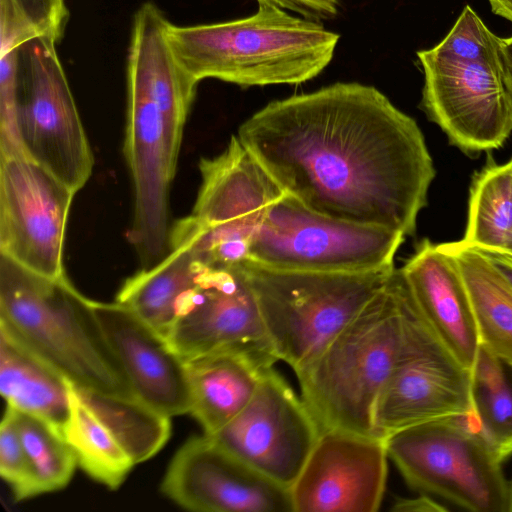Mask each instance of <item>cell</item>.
<instances>
[{"instance_id": "1", "label": "cell", "mask_w": 512, "mask_h": 512, "mask_svg": "<svg viewBox=\"0 0 512 512\" xmlns=\"http://www.w3.org/2000/svg\"><path fill=\"white\" fill-rule=\"evenodd\" d=\"M237 137L307 207L415 233L433 161L416 121L374 86L336 82L272 101L241 124Z\"/></svg>"}, {"instance_id": "2", "label": "cell", "mask_w": 512, "mask_h": 512, "mask_svg": "<svg viewBox=\"0 0 512 512\" xmlns=\"http://www.w3.org/2000/svg\"><path fill=\"white\" fill-rule=\"evenodd\" d=\"M168 39L197 83L215 78L241 87L300 84L332 61L340 35L321 22L258 4L245 18L192 26L169 23Z\"/></svg>"}, {"instance_id": "3", "label": "cell", "mask_w": 512, "mask_h": 512, "mask_svg": "<svg viewBox=\"0 0 512 512\" xmlns=\"http://www.w3.org/2000/svg\"><path fill=\"white\" fill-rule=\"evenodd\" d=\"M406 291L395 269L323 350L294 371L321 433L339 429L376 436L374 406L406 345Z\"/></svg>"}, {"instance_id": "4", "label": "cell", "mask_w": 512, "mask_h": 512, "mask_svg": "<svg viewBox=\"0 0 512 512\" xmlns=\"http://www.w3.org/2000/svg\"><path fill=\"white\" fill-rule=\"evenodd\" d=\"M0 330L72 385L136 398L92 308L66 277L35 273L0 254Z\"/></svg>"}, {"instance_id": "5", "label": "cell", "mask_w": 512, "mask_h": 512, "mask_svg": "<svg viewBox=\"0 0 512 512\" xmlns=\"http://www.w3.org/2000/svg\"><path fill=\"white\" fill-rule=\"evenodd\" d=\"M277 360L294 371L311 361L388 283L395 266L314 272L240 262Z\"/></svg>"}, {"instance_id": "6", "label": "cell", "mask_w": 512, "mask_h": 512, "mask_svg": "<svg viewBox=\"0 0 512 512\" xmlns=\"http://www.w3.org/2000/svg\"><path fill=\"white\" fill-rule=\"evenodd\" d=\"M388 458L413 489L474 512H509V484L474 412L385 437Z\"/></svg>"}, {"instance_id": "7", "label": "cell", "mask_w": 512, "mask_h": 512, "mask_svg": "<svg viewBox=\"0 0 512 512\" xmlns=\"http://www.w3.org/2000/svg\"><path fill=\"white\" fill-rule=\"evenodd\" d=\"M201 185L192 213L171 228L170 241L188 245L208 266L248 259L268 208L285 191L232 135L225 150L199 163Z\"/></svg>"}, {"instance_id": "8", "label": "cell", "mask_w": 512, "mask_h": 512, "mask_svg": "<svg viewBox=\"0 0 512 512\" xmlns=\"http://www.w3.org/2000/svg\"><path fill=\"white\" fill-rule=\"evenodd\" d=\"M405 237L321 214L285 192L268 208L248 259L283 270L361 272L394 266Z\"/></svg>"}, {"instance_id": "9", "label": "cell", "mask_w": 512, "mask_h": 512, "mask_svg": "<svg viewBox=\"0 0 512 512\" xmlns=\"http://www.w3.org/2000/svg\"><path fill=\"white\" fill-rule=\"evenodd\" d=\"M56 44L39 37L18 49L17 127L25 155L77 193L94 157Z\"/></svg>"}, {"instance_id": "10", "label": "cell", "mask_w": 512, "mask_h": 512, "mask_svg": "<svg viewBox=\"0 0 512 512\" xmlns=\"http://www.w3.org/2000/svg\"><path fill=\"white\" fill-rule=\"evenodd\" d=\"M407 340L373 410V431L388 435L431 420L473 412L471 371L441 342L407 286Z\"/></svg>"}, {"instance_id": "11", "label": "cell", "mask_w": 512, "mask_h": 512, "mask_svg": "<svg viewBox=\"0 0 512 512\" xmlns=\"http://www.w3.org/2000/svg\"><path fill=\"white\" fill-rule=\"evenodd\" d=\"M424 73L421 106L465 152L499 148L512 133V97L501 61L455 57L437 46L417 52Z\"/></svg>"}, {"instance_id": "12", "label": "cell", "mask_w": 512, "mask_h": 512, "mask_svg": "<svg viewBox=\"0 0 512 512\" xmlns=\"http://www.w3.org/2000/svg\"><path fill=\"white\" fill-rule=\"evenodd\" d=\"M75 194L25 154L0 156V254L35 273L66 277L63 251Z\"/></svg>"}, {"instance_id": "13", "label": "cell", "mask_w": 512, "mask_h": 512, "mask_svg": "<svg viewBox=\"0 0 512 512\" xmlns=\"http://www.w3.org/2000/svg\"><path fill=\"white\" fill-rule=\"evenodd\" d=\"M321 430L289 383L268 368L247 405L213 435L249 466L290 489Z\"/></svg>"}, {"instance_id": "14", "label": "cell", "mask_w": 512, "mask_h": 512, "mask_svg": "<svg viewBox=\"0 0 512 512\" xmlns=\"http://www.w3.org/2000/svg\"><path fill=\"white\" fill-rule=\"evenodd\" d=\"M162 493L197 512H294L290 489L264 476L203 433L175 453Z\"/></svg>"}, {"instance_id": "15", "label": "cell", "mask_w": 512, "mask_h": 512, "mask_svg": "<svg viewBox=\"0 0 512 512\" xmlns=\"http://www.w3.org/2000/svg\"><path fill=\"white\" fill-rule=\"evenodd\" d=\"M166 339L183 359L222 350L276 359L240 263L204 265Z\"/></svg>"}, {"instance_id": "16", "label": "cell", "mask_w": 512, "mask_h": 512, "mask_svg": "<svg viewBox=\"0 0 512 512\" xmlns=\"http://www.w3.org/2000/svg\"><path fill=\"white\" fill-rule=\"evenodd\" d=\"M124 154L134 188L133 221L127 238L141 269H148L170 251L169 190L177 157L170 150L159 106L132 87H127Z\"/></svg>"}, {"instance_id": "17", "label": "cell", "mask_w": 512, "mask_h": 512, "mask_svg": "<svg viewBox=\"0 0 512 512\" xmlns=\"http://www.w3.org/2000/svg\"><path fill=\"white\" fill-rule=\"evenodd\" d=\"M388 459L385 438L339 429L322 432L290 487L293 511H378Z\"/></svg>"}, {"instance_id": "18", "label": "cell", "mask_w": 512, "mask_h": 512, "mask_svg": "<svg viewBox=\"0 0 512 512\" xmlns=\"http://www.w3.org/2000/svg\"><path fill=\"white\" fill-rule=\"evenodd\" d=\"M92 308L135 397L170 418L189 414L190 391L185 361L167 339L116 301L92 300Z\"/></svg>"}, {"instance_id": "19", "label": "cell", "mask_w": 512, "mask_h": 512, "mask_svg": "<svg viewBox=\"0 0 512 512\" xmlns=\"http://www.w3.org/2000/svg\"><path fill=\"white\" fill-rule=\"evenodd\" d=\"M421 315L456 360L471 370L480 339L469 293L454 257L423 240L400 268Z\"/></svg>"}, {"instance_id": "20", "label": "cell", "mask_w": 512, "mask_h": 512, "mask_svg": "<svg viewBox=\"0 0 512 512\" xmlns=\"http://www.w3.org/2000/svg\"><path fill=\"white\" fill-rule=\"evenodd\" d=\"M169 23L151 2L136 11L128 53L127 87L142 91L159 106L170 150L178 158L198 83L183 70L172 51Z\"/></svg>"}, {"instance_id": "21", "label": "cell", "mask_w": 512, "mask_h": 512, "mask_svg": "<svg viewBox=\"0 0 512 512\" xmlns=\"http://www.w3.org/2000/svg\"><path fill=\"white\" fill-rule=\"evenodd\" d=\"M190 411L204 434L213 435L249 402L276 359L244 350H222L184 359Z\"/></svg>"}, {"instance_id": "22", "label": "cell", "mask_w": 512, "mask_h": 512, "mask_svg": "<svg viewBox=\"0 0 512 512\" xmlns=\"http://www.w3.org/2000/svg\"><path fill=\"white\" fill-rule=\"evenodd\" d=\"M204 265L188 245L170 241L167 256L127 278L115 301L166 338L182 304L196 288Z\"/></svg>"}, {"instance_id": "23", "label": "cell", "mask_w": 512, "mask_h": 512, "mask_svg": "<svg viewBox=\"0 0 512 512\" xmlns=\"http://www.w3.org/2000/svg\"><path fill=\"white\" fill-rule=\"evenodd\" d=\"M70 382L0 330V392L8 407L42 418L63 432L70 414Z\"/></svg>"}, {"instance_id": "24", "label": "cell", "mask_w": 512, "mask_h": 512, "mask_svg": "<svg viewBox=\"0 0 512 512\" xmlns=\"http://www.w3.org/2000/svg\"><path fill=\"white\" fill-rule=\"evenodd\" d=\"M443 245L466 284L480 344L512 364V285L480 250L462 240Z\"/></svg>"}, {"instance_id": "25", "label": "cell", "mask_w": 512, "mask_h": 512, "mask_svg": "<svg viewBox=\"0 0 512 512\" xmlns=\"http://www.w3.org/2000/svg\"><path fill=\"white\" fill-rule=\"evenodd\" d=\"M73 387L135 464L153 457L168 441L171 434L170 417L137 398Z\"/></svg>"}, {"instance_id": "26", "label": "cell", "mask_w": 512, "mask_h": 512, "mask_svg": "<svg viewBox=\"0 0 512 512\" xmlns=\"http://www.w3.org/2000/svg\"><path fill=\"white\" fill-rule=\"evenodd\" d=\"M462 242L499 252L512 244V160L502 165L490 160L475 174Z\"/></svg>"}, {"instance_id": "27", "label": "cell", "mask_w": 512, "mask_h": 512, "mask_svg": "<svg viewBox=\"0 0 512 512\" xmlns=\"http://www.w3.org/2000/svg\"><path fill=\"white\" fill-rule=\"evenodd\" d=\"M70 414L63 435L77 465L92 479L117 489L135 465L113 434L69 385Z\"/></svg>"}, {"instance_id": "28", "label": "cell", "mask_w": 512, "mask_h": 512, "mask_svg": "<svg viewBox=\"0 0 512 512\" xmlns=\"http://www.w3.org/2000/svg\"><path fill=\"white\" fill-rule=\"evenodd\" d=\"M470 371L474 416L504 460L512 454V364L480 344Z\"/></svg>"}, {"instance_id": "29", "label": "cell", "mask_w": 512, "mask_h": 512, "mask_svg": "<svg viewBox=\"0 0 512 512\" xmlns=\"http://www.w3.org/2000/svg\"><path fill=\"white\" fill-rule=\"evenodd\" d=\"M11 409L38 495L63 489L77 466L76 457L63 432L42 418Z\"/></svg>"}, {"instance_id": "30", "label": "cell", "mask_w": 512, "mask_h": 512, "mask_svg": "<svg viewBox=\"0 0 512 512\" xmlns=\"http://www.w3.org/2000/svg\"><path fill=\"white\" fill-rule=\"evenodd\" d=\"M68 17L65 0H0V55L39 37L58 42Z\"/></svg>"}, {"instance_id": "31", "label": "cell", "mask_w": 512, "mask_h": 512, "mask_svg": "<svg viewBox=\"0 0 512 512\" xmlns=\"http://www.w3.org/2000/svg\"><path fill=\"white\" fill-rule=\"evenodd\" d=\"M499 40L467 5L446 37L436 46L461 59L499 62Z\"/></svg>"}, {"instance_id": "32", "label": "cell", "mask_w": 512, "mask_h": 512, "mask_svg": "<svg viewBox=\"0 0 512 512\" xmlns=\"http://www.w3.org/2000/svg\"><path fill=\"white\" fill-rule=\"evenodd\" d=\"M0 474L17 501L38 495L13 411L7 406L0 427Z\"/></svg>"}, {"instance_id": "33", "label": "cell", "mask_w": 512, "mask_h": 512, "mask_svg": "<svg viewBox=\"0 0 512 512\" xmlns=\"http://www.w3.org/2000/svg\"><path fill=\"white\" fill-rule=\"evenodd\" d=\"M18 50L0 56V156L25 154L17 127Z\"/></svg>"}, {"instance_id": "34", "label": "cell", "mask_w": 512, "mask_h": 512, "mask_svg": "<svg viewBox=\"0 0 512 512\" xmlns=\"http://www.w3.org/2000/svg\"><path fill=\"white\" fill-rule=\"evenodd\" d=\"M258 4L272 5L292 11L300 17L313 20H330L337 16L339 0H256Z\"/></svg>"}, {"instance_id": "35", "label": "cell", "mask_w": 512, "mask_h": 512, "mask_svg": "<svg viewBox=\"0 0 512 512\" xmlns=\"http://www.w3.org/2000/svg\"><path fill=\"white\" fill-rule=\"evenodd\" d=\"M391 510L398 512H442L447 511V508L431 497L422 495L416 498H398Z\"/></svg>"}, {"instance_id": "36", "label": "cell", "mask_w": 512, "mask_h": 512, "mask_svg": "<svg viewBox=\"0 0 512 512\" xmlns=\"http://www.w3.org/2000/svg\"><path fill=\"white\" fill-rule=\"evenodd\" d=\"M499 51L504 80L512 97V36L500 38Z\"/></svg>"}, {"instance_id": "37", "label": "cell", "mask_w": 512, "mask_h": 512, "mask_svg": "<svg viewBox=\"0 0 512 512\" xmlns=\"http://www.w3.org/2000/svg\"><path fill=\"white\" fill-rule=\"evenodd\" d=\"M480 250V249H478ZM512 285V258L498 251L480 250Z\"/></svg>"}, {"instance_id": "38", "label": "cell", "mask_w": 512, "mask_h": 512, "mask_svg": "<svg viewBox=\"0 0 512 512\" xmlns=\"http://www.w3.org/2000/svg\"><path fill=\"white\" fill-rule=\"evenodd\" d=\"M492 11L512 22V0H488Z\"/></svg>"}, {"instance_id": "39", "label": "cell", "mask_w": 512, "mask_h": 512, "mask_svg": "<svg viewBox=\"0 0 512 512\" xmlns=\"http://www.w3.org/2000/svg\"><path fill=\"white\" fill-rule=\"evenodd\" d=\"M509 512H512V483L509 486Z\"/></svg>"}, {"instance_id": "40", "label": "cell", "mask_w": 512, "mask_h": 512, "mask_svg": "<svg viewBox=\"0 0 512 512\" xmlns=\"http://www.w3.org/2000/svg\"><path fill=\"white\" fill-rule=\"evenodd\" d=\"M491 251V250H490ZM499 252V251H498ZM501 253L505 254L506 256L512 258V244L504 251H502Z\"/></svg>"}, {"instance_id": "41", "label": "cell", "mask_w": 512, "mask_h": 512, "mask_svg": "<svg viewBox=\"0 0 512 512\" xmlns=\"http://www.w3.org/2000/svg\"><path fill=\"white\" fill-rule=\"evenodd\" d=\"M512 160V159H511Z\"/></svg>"}]
</instances>
